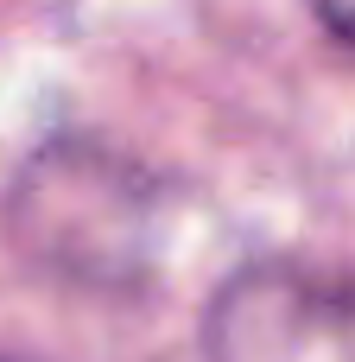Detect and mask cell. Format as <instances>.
Returning <instances> with one entry per match:
<instances>
[{
  "instance_id": "obj_2",
  "label": "cell",
  "mask_w": 355,
  "mask_h": 362,
  "mask_svg": "<svg viewBox=\"0 0 355 362\" xmlns=\"http://www.w3.org/2000/svg\"><path fill=\"white\" fill-rule=\"evenodd\" d=\"M203 362H355V274L254 261L203 312Z\"/></svg>"
},
{
  "instance_id": "obj_1",
  "label": "cell",
  "mask_w": 355,
  "mask_h": 362,
  "mask_svg": "<svg viewBox=\"0 0 355 362\" xmlns=\"http://www.w3.org/2000/svg\"><path fill=\"white\" fill-rule=\"evenodd\" d=\"M13 242L76 286H140L159 255V185L133 159L95 140H51L38 146L6 197Z\"/></svg>"
},
{
  "instance_id": "obj_3",
  "label": "cell",
  "mask_w": 355,
  "mask_h": 362,
  "mask_svg": "<svg viewBox=\"0 0 355 362\" xmlns=\"http://www.w3.org/2000/svg\"><path fill=\"white\" fill-rule=\"evenodd\" d=\"M318 13H324V25H330L343 45H355V0H318Z\"/></svg>"
}]
</instances>
